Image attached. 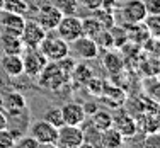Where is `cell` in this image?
<instances>
[{"label": "cell", "instance_id": "cell-8", "mask_svg": "<svg viewBox=\"0 0 160 148\" xmlns=\"http://www.w3.org/2000/svg\"><path fill=\"white\" fill-rule=\"evenodd\" d=\"M44 36H46V31L34 19H26V24L22 27V32L19 37H21L24 48H39Z\"/></svg>", "mask_w": 160, "mask_h": 148}, {"label": "cell", "instance_id": "cell-15", "mask_svg": "<svg viewBox=\"0 0 160 148\" xmlns=\"http://www.w3.org/2000/svg\"><path fill=\"white\" fill-rule=\"evenodd\" d=\"M0 67L9 77H21L24 73V65H22L21 55H3L0 58Z\"/></svg>", "mask_w": 160, "mask_h": 148}, {"label": "cell", "instance_id": "cell-32", "mask_svg": "<svg viewBox=\"0 0 160 148\" xmlns=\"http://www.w3.org/2000/svg\"><path fill=\"white\" fill-rule=\"evenodd\" d=\"M101 3H102V0H78V5L85 7L89 12H92V10L99 9V7H101Z\"/></svg>", "mask_w": 160, "mask_h": 148}, {"label": "cell", "instance_id": "cell-3", "mask_svg": "<svg viewBox=\"0 0 160 148\" xmlns=\"http://www.w3.org/2000/svg\"><path fill=\"white\" fill-rule=\"evenodd\" d=\"M29 135L36 140L39 145L44 146H56V138H58V128L49 124L48 121H44L43 117L38 121H34L31 124Z\"/></svg>", "mask_w": 160, "mask_h": 148}, {"label": "cell", "instance_id": "cell-22", "mask_svg": "<svg viewBox=\"0 0 160 148\" xmlns=\"http://www.w3.org/2000/svg\"><path fill=\"white\" fill-rule=\"evenodd\" d=\"M51 5L62 12V16H73L78 12V0H51Z\"/></svg>", "mask_w": 160, "mask_h": 148}, {"label": "cell", "instance_id": "cell-19", "mask_svg": "<svg viewBox=\"0 0 160 148\" xmlns=\"http://www.w3.org/2000/svg\"><path fill=\"white\" fill-rule=\"evenodd\" d=\"M124 143V138L116 128H108V130L101 131V146L104 148H118Z\"/></svg>", "mask_w": 160, "mask_h": 148}, {"label": "cell", "instance_id": "cell-26", "mask_svg": "<svg viewBox=\"0 0 160 148\" xmlns=\"http://www.w3.org/2000/svg\"><path fill=\"white\" fill-rule=\"evenodd\" d=\"M101 29L102 27L99 26V22L92 16L82 19V34H83V36H89V37H92V39H94V36H96Z\"/></svg>", "mask_w": 160, "mask_h": 148}, {"label": "cell", "instance_id": "cell-21", "mask_svg": "<svg viewBox=\"0 0 160 148\" xmlns=\"http://www.w3.org/2000/svg\"><path fill=\"white\" fill-rule=\"evenodd\" d=\"M92 17L99 22L102 29H112L116 26V21H114V12H109V10H104V9H96L92 10Z\"/></svg>", "mask_w": 160, "mask_h": 148}, {"label": "cell", "instance_id": "cell-12", "mask_svg": "<svg viewBox=\"0 0 160 148\" xmlns=\"http://www.w3.org/2000/svg\"><path fill=\"white\" fill-rule=\"evenodd\" d=\"M2 17H0V27L2 32L14 34V36H21L22 27L26 24V16H19V14H10L2 10Z\"/></svg>", "mask_w": 160, "mask_h": 148}, {"label": "cell", "instance_id": "cell-34", "mask_svg": "<svg viewBox=\"0 0 160 148\" xmlns=\"http://www.w3.org/2000/svg\"><path fill=\"white\" fill-rule=\"evenodd\" d=\"M83 106V111H85V116H90L97 111V106L96 104H82Z\"/></svg>", "mask_w": 160, "mask_h": 148}, {"label": "cell", "instance_id": "cell-30", "mask_svg": "<svg viewBox=\"0 0 160 148\" xmlns=\"http://www.w3.org/2000/svg\"><path fill=\"white\" fill-rule=\"evenodd\" d=\"M147 14H158L160 16V0H142Z\"/></svg>", "mask_w": 160, "mask_h": 148}, {"label": "cell", "instance_id": "cell-1", "mask_svg": "<svg viewBox=\"0 0 160 148\" xmlns=\"http://www.w3.org/2000/svg\"><path fill=\"white\" fill-rule=\"evenodd\" d=\"M39 51L46 56L48 62H58V60H62L65 56L70 55V44L65 39H62L58 34L53 36V34L46 32L44 39L39 44Z\"/></svg>", "mask_w": 160, "mask_h": 148}, {"label": "cell", "instance_id": "cell-13", "mask_svg": "<svg viewBox=\"0 0 160 148\" xmlns=\"http://www.w3.org/2000/svg\"><path fill=\"white\" fill-rule=\"evenodd\" d=\"M62 116H63V124H73V126H80L87 119L83 106L73 101L62 106Z\"/></svg>", "mask_w": 160, "mask_h": 148}, {"label": "cell", "instance_id": "cell-24", "mask_svg": "<svg viewBox=\"0 0 160 148\" xmlns=\"http://www.w3.org/2000/svg\"><path fill=\"white\" fill-rule=\"evenodd\" d=\"M145 22V29L148 31L153 39H158L160 36V17L158 14H147V17L143 19Z\"/></svg>", "mask_w": 160, "mask_h": 148}, {"label": "cell", "instance_id": "cell-7", "mask_svg": "<svg viewBox=\"0 0 160 148\" xmlns=\"http://www.w3.org/2000/svg\"><path fill=\"white\" fill-rule=\"evenodd\" d=\"M119 12H121V19L128 26L142 24L143 19L147 17V9H145L142 0H126V2H123Z\"/></svg>", "mask_w": 160, "mask_h": 148}, {"label": "cell", "instance_id": "cell-29", "mask_svg": "<svg viewBox=\"0 0 160 148\" xmlns=\"http://www.w3.org/2000/svg\"><path fill=\"white\" fill-rule=\"evenodd\" d=\"M16 146H19V148H38V146H41V145L32 138L31 135H21L16 140Z\"/></svg>", "mask_w": 160, "mask_h": 148}, {"label": "cell", "instance_id": "cell-33", "mask_svg": "<svg viewBox=\"0 0 160 148\" xmlns=\"http://www.w3.org/2000/svg\"><path fill=\"white\" fill-rule=\"evenodd\" d=\"M5 128H9V117L0 109V130H5Z\"/></svg>", "mask_w": 160, "mask_h": 148}, {"label": "cell", "instance_id": "cell-18", "mask_svg": "<svg viewBox=\"0 0 160 148\" xmlns=\"http://www.w3.org/2000/svg\"><path fill=\"white\" fill-rule=\"evenodd\" d=\"M80 128H82V133H83L82 146H101V131H99L90 121L89 123L83 121V123L80 124Z\"/></svg>", "mask_w": 160, "mask_h": 148}, {"label": "cell", "instance_id": "cell-36", "mask_svg": "<svg viewBox=\"0 0 160 148\" xmlns=\"http://www.w3.org/2000/svg\"><path fill=\"white\" fill-rule=\"evenodd\" d=\"M0 109H2V94H0Z\"/></svg>", "mask_w": 160, "mask_h": 148}, {"label": "cell", "instance_id": "cell-27", "mask_svg": "<svg viewBox=\"0 0 160 148\" xmlns=\"http://www.w3.org/2000/svg\"><path fill=\"white\" fill-rule=\"evenodd\" d=\"M94 41H96L99 49L101 48H112L114 46V39H112L111 29H101V31L94 36Z\"/></svg>", "mask_w": 160, "mask_h": 148}, {"label": "cell", "instance_id": "cell-16", "mask_svg": "<svg viewBox=\"0 0 160 148\" xmlns=\"http://www.w3.org/2000/svg\"><path fill=\"white\" fill-rule=\"evenodd\" d=\"M0 48H2L3 55H22V51H24V44H22L21 37L7 32L0 34Z\"/></svg>", "mask_w": 160, "mask_h": 148}, {"label": "cell", "instance_id": "cell-28", "mask_svg": "<svg viewBox=\"0 0 160 148\" xmlns=\"http://www.w3.org/2000/svg\"><path fill=\"white\" fill-rule=\"evenodd\" d=\"M16 146V136L12 135V131L9 128L0 130V148H12Z\"/></svg>", "mask_w": 160, "mask_h": 148}, {"label": "cell", "instance_id": "cell-35", "mask_svg": "<svg viewBox=\"0 0 160 148\" xmlns=\"http://www.w3.org/2000/svg\"><path fill=\"white\" fill-rule=\"evenodd\" d=\"M3 10V0H0V12Z\"/></svg>", "mask_w": 160, "mask_h": 148}, {"label": "cell", "instance_id": "cell-31", "mask_svg": "<svg viewBox=\"0 0 160 148\" xmlns=\"http://www.w3.org/2000/svg\"><path fill=\"white\" fill-rule=\"evenodd\" d=\"M26 2H28L29 10H32V12H36V10L43 9L46 5H51V0H26Z\"/></svg>", "mask_w": 160, "mask_h": 148}, {"label": "cell", "instance_id": "cell-20", "mask_svg": "<svg viewBox=\"0 0 160 148\" xmlns=\"http://www.w3.org/2000/svg\"><path fill=\"white\" fill-rule=\"evenodd\" d=\"M90 116H92V121H90V123H92L99 131H104V130H108V128L112 126V114L111 112L97 109V111Z\"/></svg>", "mask_w": 160, "mask_h": 148}, {"label": "cell", "instance_id": "cell-23", "mask_svg": "<svg viewBox=\"0 0 160 148\" xmlns=\"http://www.w3.org/2000/svg\"><path fill=\"white\" fill-rule=\"evenodd\" d=\"M3 10L10 14H19V16H26L29 12V7L26 0H3Z\"/></svg>", "mask_w": 160, "mask_h": 148}, {"label": "cell", "instance_id": "cell-25", "mask_svg": "<svg viewBox=\"0 0 160 148\" xmlns=\"http://www.w3.org/2000/svg\"><path fill=\"white\" fill-rule=\"evenodd\" d=\"M43 119L48 121L49 124H53V126L60 128L63 124V116H62V107L60 106H49V107L44 111L43 114Z\"/></svg>", "mask_w": 160, "mask_h": 148}, {"label": "cell", "instance_id": "cell-2", "mask_svg": "<svg viewBox=\"0 0 160 148\" xmlns=\"http://www.w3.org/2000/svg\"><path fill=\"white\" fill-rule=\"evenodd\" d=\"M38 78H39L41 87L51 89V90H58L60 87L67 82L68 75L58 67L56 62H48L46 65H44V68L41 70V73L38 75Z\"/></svg>", "mask_w": 160, "mask_h": 148}, {"label": "cell", "instance_id": "cell-6", "mask_svg": "<svg viewBox=\"0 0 160 148\" xmlns=\"http://www.w3.org/2000/svg\"><path fill=\"white\" fill-rule=\"evenodd\" d=\"M83 143V133L80 126L73 124H62L58 128L56 146L60 148H80Z\"/></svg>", "mask_w": 160, "mask_h": 148}, {"label": "cell", "instance_id": "cell-17", "mask_svg": "<svg viewBox=\"0 0 160 148\" xmlns=\"http://www.w3.org/2000/svg\"><path fill=\"white\" fill-rule=\"evenodd\" d=\"M136 131H143L147 136H152L158 131V117L157 114L145 112V114L136 121Z\"/></svg>", "mask_w": 160, "mask_h": 148}, {"label": "cell", "instance_id": "cell-4", "mask_svg": "<svg viewBox=\"0 0 160 148\" xmlns=\"http://www.w3.org/2000/svg\"><path fill=\"white\" fill-rule=\"evenodd\" d=\"M22 65H24V73L29 78H38L41 70L48 63L46 56L39 51V48H24L22 51Z\"/></svg>", "mask_w": 160, "mask_h": 148}, {"label": "cell", "instance_id": "cell-9", "mask_svg": "<svg viewBox=\"0 0 160 148\" xmlns=\"http://www.w3.org/2000/svg\"><path fill=\"white\" fill-rule=\"evenodd\" d=\"M70 51H73V55L80 60H94L99 55V46L92 37L82 34L70 43Z\"/></svg>", "mask_w": 160, "mask_h": 148}, {"label": "cell", "instance_id": "cell-5", "mask_svg": "<svg viewBox=\"0 0 160 148\" xmlns=\"http://www.w3.org/2000/svg\"><path fill=\"white\" fill-rule=\"evenodd\" d=\"M55 31L62 39H65L70 44L73 39L82 36V17H78L77 14H73V16H63Z\"/></svg>", "mask_w": 160, "mask_h": 148}, {"label": "cell", "instance_id": "cell-11", "mask_svg": "<svg viewBox=\"0 0 160 148\" xmlns=\"http://www.w3.org/2000/svg\"><path fill=\"white\" fill-rule=\"evenodd\" d=\"M62 17H63L62 12H60L56 7L46 5V7H43V9L36 10V17H34V21H36L46 32H51V31L56 29V26H58V22L62 21Z\"/></svg>", "mask_w": 160, "mask_h": 148}, {"label": "cell", "instance_id": "cell-10", "mask_svg": "<svg viewBox=\"0 0 160 148\" xmlns=\"http://www.w3.org/2000/svg\"><path fill=\"white\" fill-rule=\"evenodd\" d=\"M2 111H5L7 117L22 116L26 111V99L19 92L2 94Z\"/></svg>", "mask_w": 160, "mask_h": 148}, {"label": "cell", "instance_id": "cell-14", "mask_svg": "<svg viewBox=\"0 0 160 148\" xmlns=\"http://www.w3.org/2000/svg\"><path fill=\"white\" fill-rule=\"evenodd\" d=\"M112 128L123 135V138H131L136 135V121L128 112H119L118 116H112Z\"/></svg>", "mask_w": 160, "mask_h": 148}]
</instances>
